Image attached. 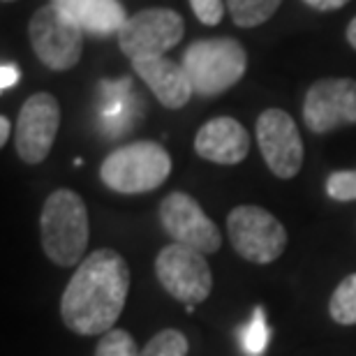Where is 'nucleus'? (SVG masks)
<instances>
[{
    "label": "nucleus",
    "mask_w": 356,
    "mask_h": 356,
    "mask_svg": "<svg viewBox=\"0 0 356 356\" xmlns=\"http://www.w3.org/2000/svg\"><path fill=\"white\" fill-rule=\"evenodd\" d=\"M130 266L109 248L90 252L76 266L60 296V319L76 336L111 331L130 294Z\"/></svg>",
    "instance_id": "obj_1"
},
{
    "label": "nucleus",
    "mask_w": 356,
    "mask_h": 356,
    "mask_svg": "<svg viewBox=\"0 0 356 356\" xmlns=\"http://www.w3.org/2000/svg\"><path fill=\"white\" fill-rule=\"evenodd\" d=\"M88 211L74 190L60 188L47 197L40 216L42 250L56 266H79L88 245Z\"/></svg>",
    "instance_id": "obj_2"
},
{
    "label": "nucleus",
    "mask_w": 356,
    "mask_h": 356,
    "mask_svg": "<svg viewBox=\"0 0 356 356\" xmlns=\"http://www.w3.org/2000/svg\"><path fill=\"white\" fill-rule=\"evenodd\" d=\"M172 174V155L158 141H134L111 151L99 165V181L120 195L160 188Z\"/></svg>",
    "instance_id": "obj_3"
},
{
    "label": "nucleus",
    "mask_w": 356,
    "mask_h": 356,
    "mask_svg": "<svg viewBox=\"0 0 356 356\" xmlns=\"http://www.w3.org/2000/svg\"><path fill=\"white\" fill-rule=\"evenodd\" d=\"M181 65L197 95L218 97L243 79L248 54L243 44L232 38L199 40L185 49Z\"/></svg>",
    "instance_id": "obj_4"
},
{
    "label": "nucleus",
    "mask_w": 356,
    "mask_h": 356,
    "mask_svg": "<svg viewBox=\"0 0 356 356\" xmlns=\"http://www.w3.org/2000/svg\"><path fill=\"white\" fill-rule=\"evenodd\" d=\"M33 51L54 72L72 70L83 54V28L54 3L40 7L28 26Z\"/></svg>",
    "instance_id": "obj_5"
},
{
    "label": "nucleus",
    "mask_w": 356,
    "mask_h": 356,
    "mask_svg": "<svg viewBox=\"0 0 356 356\" xmlns=\"http://www.w3.org/2000/svg\"><path fill=\"white\" fill-rule=\"evenodd\" d=\"M232 248L252 264H270L287 248V229L273 213L261 206L243 204L227 216Z\"/></svg>",
    "instance_id": "obj_6"
},
{
    "label": "nucleus",
    "mask_w": 356,
    "mask_h": 356,
    "mask_svg": "<svg viewBox=\"0 0 356 356\" xmlns=\"http://www.w3.org/2000/svg\"><path fill=\"white\" fill-rule=\"evenodd\" d=\"M155 275L169 296L185 305H199L213 289L206 254L183 243H169L155 257Z\"/></svg>",
    "instance_id": "obj_7"
},
{
    "label": "nucleus",
    "mask_w": 356,
    "mask_h": 356,
    "mask_svg": "<svg viewBox=\"0 0 356 356\" xmlns=\"http://www.w3.org/2000/svg\"><path fill=\"white\" fill-rule=\"evenodd\" d=\"M183 17L167 7H148L127 17L118 31V47L130 60L165 56L183 40Z\"/></svg>",
    "instance_id": "obj_8"
},
{
    "label": "nucleus",
    "mask_w": 356,
    "mask_h": 356,
    "mask_svg": "<svg viewBox=\"0 0 356 356\" xmlns=\"http://www.w3.org/2000/svg\"><path fill=\"white\" fill-rule=\"evenodd\" d=\"M60 127V104L51 92H35L24 102L14 127V144L26 165H40L51 153Z\"/></svg>",
    "instance_id": "obj_9"
},
{
    "label": "nucleus",
    "mask_w": 356,
    "mask_h": 356,
    "mask_svg": "<svg viewBox=\"0 0 356 356\" xmlns=\"http://www.w3.org/2000/svg\"><path fill=\"white\" fill-rule=\"evenodd\" d=\"M160 222L174 243L190 245L204 254H213L222 245V234L202 211L195 197L185 192H169L160 202Z\"/></svg>",
    "instance_id": "obj_10"
},
{
    "label": "nucleus",
    "mask_w": 356,
    "mask_h": 356,
    "mask_svg": "<svg viewBox=\"0 0 356 356\" xmlns=\"http://www.w3.org/2000/svg\"><path fill=\"white\" fill-rule=\"evenodd\" d=\"M257 144L266 167L277 178H294L303 167V141L294 118L282 109H266L259 113Z\"/></svg>",
    "instance_id": "obj_11"
},
{
    "label": "nucleus",
    "mask_w": 356,
    "mask_h": 356,
    "mask_svg": "<svg viewBox=\"0 0 356 356\" xmlns=\"http://www.w3.org/2000/svg\"><path fill=\"white\" fill-rule=\"evenodd\" d=\"M303 120L315 134L333 132L340 125H356V81L347 76L315 81L305 92Z\"/></svg>",
    "instance_id": "obj_12"
},
{
    "label": "nucleus",
    "mask_w": 356,
    "mask_h": 356,
    "mask_svg": "<svg viewBox=\"0 0 356 356\" xmlns=\"http://www.w3.org/2000/svg\"><path fill=\"white\" fill-rule=\"evenodd\" d=\"M195 151L199 158L216 165H238L250 151V134L236 118L218 116L199 127Z\"/></svg>",
    "instance_id": "obj_13"
},
{
    "label": "nucleus",
    "mask_w": 356,
    "mask_h": 356,
    "mask_svg": "<svg viewBox=\"0 0 356 356\" xmlns=\"http://www.w3.org/2000/svg\"><path fill=\"white\" fill-rule=\"evenodd\" d=\"M132 70L167 109H181L190 102L192 92H195L185 67L174 60H167L165 56L137 58L132 60Z\"/></svg>",
    "instance_id": "obj_14"
},
{
    "label": "nucleus",
    "mask_w": 356,
    "mask_h": 356,
    "mask_svg": "<svg viewBox=\"0 0 356 356\" xmlns=\"http://www.w3.org/2000/svg\"><path fill=\"white\" fill-rule=\"evenodd\" d=\"M51 3L65 12L70 19H74L83 28V33H90L95 38L118 35L127 21L120 0H51Z\"/></svg>",
    "instance_id": "obj_15"
},
{
    "label": "nucleus",
    "mask_w": 356,
    "mask_h": 356,
    "mask_svg": "<svg viewBox=\"0 0 356 356\" xmlns=\"http://www.w3.org/2000/svg\"><path fill=\"white\" fill-rule=\"evenodd\" d=\"M282 0H227V7L238 28H254L266 24Z\"/></svg>",
    "instance_id": "obj_16"
},
{
    "label": "nucleus",
    "mask_w": 356,
    "mask_h": 356,
    "mask_svg": "<svg viewBox=\"0 0 356 356\" xmlns=\"http://www.w3.org/2000/svg\"><path fill=\"white\" fill-rule=\"evenodd\" d=\"M329 315L336 324H356V273H350L338 282L329 298Z\"/></svg>",
    "instance_id": "obj_17"
},
{
    "label": "nucleus",
    "mask_w": 356,
    "mask_h": 356,
    "mask_svg": "<svg viewBox=\"0 0 356 356\" xmlns=\"http://www.w3.org/2000/svg\"><path fill=\"white\" fill-rule=\"evenodd\" d=\"M190 350L188 338L176 329H165L148 340L139 356H185Z\"/></svg>",
    "instance_id": "obj_18"
},
{
    "label": "nucleus",
    "mask_w": 356,
    "mask_h": 356,
    "mask_svg": "<svg viewBox=\"0 0 356 356\" xmlns=\"http://www.w3.org/2000/svg\"><path fill=\"white\" fill-rule=\"evenodd\" d=\"M141 350L125 329H111L102 333L95 347V356H139Z\"/></svg>",
    "instance_id": "obj_19"
},
{
    "label": "nucleus",
    "mask_w": 356,
    "mask_h": 356,
    "mask_svg": "<svg viewBox=\"0 0 356 356\" xmlns=\"http://www.w3.org/2000/svg\"><path fill=\"white\" fill-rule=\"evenodd\" d=\"M268 340H270V331H268L266 319H264V308H259V305H257V308H254L252 322L248 324V329H245L243 345L252 356H259L261 352L266 350Z\"/></svg>",
    "instance_id": "obj_20"
},
{
    "label": "nucleus",
    "mask_w": 356,
    "mask_h": 356,
    "mask_svg": "<svg viewBox=\"0 0 356 356\" xmlns=\"http://www.w3.org/2000/svg\"><path fill=\"white\" fill-rule=\"evenodd\" d=\"M326 195L336 202H354L356 199V169L354 172H333L326 178Z\"/></svg>",
    "instance_id": "obj_21"
},
{
    "label": "nucleus",
    "mask_w": 356,
    "mask_h": 356,
    "mask_svg": "<svg viewBox=\"0 0 356 356\" xmlns=\"http://www.w3.org/2000/svg\"><path fill=\"white\" fill-rule=\"evenodd\" d=\"M190 7L204 26H218L225 17L222 0H190Z\"/></svg>",
    "instance_id": "obj_22"
},
{
    "label": "nucleus",
    "mask_w": 356,
    "mask_h": 356,
    "mask_svg": "<svg viewBox=\"0 0 356 356\" xmlns=\"http://www.w3.org/2000/svg\"><path fill=\"white\" fill-rule=\"evenodd\" d=\"M19 81V67L14 63H3L0 67V90H10Z\"/></svg>",
    "instance_id": "obj_23"
},
{
    "label": "nucleus",
    "mask_w": 356,
    "mask_h": 356,
    "mask_svg": "<svg viewBox=\"0 0 356 356\" xmlns=\"http://www.w3.org/2000/svg\"><path fill=\"white\" fill-rule=\"evenodd\" d=\"M305 5H310L312 10H319V12H333V10H340L343 5H347L350 0H303Z\"/></svg>",
    "instance_id": "obj_24"
},
{
    "label": "nucleus",
    "mask_w": 356,
    "mask_h": 356,
    "mask_svg": "<svg viewBox=\"0 0 356 356\" xmlns=\"http://www.w3.org/2000/svg\"><path fill=\"white\" fill-rule=\"evenodd\" d=\"M10 132H12V123L7 116H0V146H5L10 141Z\"/></svg>",
    "instance_id": "obj_25"
},
{
    "label": "nucleus",
    "mask_w": 356,
    "mask_h": 356,
    "mask_svg": "<svg viewBox=\"0 0 356 356\" xmlns=\"http://www.w3.org/2000/svg\"><path fill=\"white\" fill-rule=\"evenodd\" d=\"M347 42L356 49V17L350 21V26H347Z\"/></svg>",
    "instance_id": "obj_26"
},
{
    "label": "nucleus",
    "mask_w": 356,
    "mask_h": 356,
    "mask_svg": "<svg viewBox=\"0 0 356 356\" xmlns=\"http://www.w3.org/2000/svg\"><path fill=\"white\" fill-rule=\"evenodd\" d=\"M3 3H14V0H3Z\"/></svg>",
    "instance_id": "obj_27"
}]
</instances>
